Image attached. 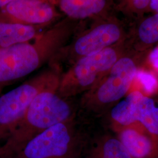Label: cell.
<instances>
[{
	"mask_svg": "<svg viewBox=\"0 0 158 158\" xmlns=\"http://www.w3.org/2000/svg\"><path fill=\"white\" fill-rule=\"evenodd\" d=\"M146 54L128 49L94 87L95 89L93 90L91 102L100 107H105L121 99L129 90L139 65Z\"/></svg>",
	"mask_w": 158,
	"mask_h": 158,
	"instance_id": "1",
	"label": "cell"
},
{
	"mask_svg": "<svg viewBox=\"0 0 158 158\" xmlns=\"http://www.w3.org/2000/svg\"><path fill=\"white\" fill-rule=\"evenodd\" d=\"M128 49L125 40L98 52L80 57L72 75L63 84V88L70 91L93 88L108 73L119 58Z\"/></svg>",
	"mask_w": 158,
	"mask_h": 158,
	"instance_id": "2",
	"label": "cell"
},
{
	"mask_svg": "<svg viewBox=\"0 0 158 158\" xmlns=\"http://www.w3.org/2000/svg\"><path fill=\"white\" fill-rule=\"evenodd\" d=\"M111 117L124 126L136 121L141 123L152 136L158 152V107L152 98L143 96L139 91H132L114 106Z\"/></svg>",
	"mask_w": 158,
	"mask_h": 158,
	"instance_id": "3",
	"label": "cell"
},
{
	"mask_svg": "<svg viewBox=\"0 0 158 158\" xmlns=\"http://www.w3.org/2000/svg\"><path fill=\"white\" fill-rule=\"evenodd\" d=\"M71 114L68 102L52 91L42 90L34 98L23 118L30 127L42 131L65 122Z\"/></svg>",
	"mask_w": 158,
	"mask_h": 158,
	"instance_id": "4",
	"label": "cell"
},
{
	"mask_svg": "<svg viewBox=\"0 0 158 158\" xmlns=\"http://www.w3.org/2000/svg\"><path fill=\"white\" fill-rule=\"evenodd\" d=\"M42 90L40 85L23 84L0 97V138L12 135Z\"/></svg>",
	"mask_w": 158,
	"mask_h": 158,
	"instance_id": "5",
	"label": "cell"
},
{
	"mask_svg": "<svg viewBox=\"0 0 158 158\" xmlns=\"http://www.w3.org/2000/svg\"><path fill=\"white\" fill-rule=\"evenodd\" d=\"M39 64L38 52L28 44L0 48V88L8 82L32 73Z\"/></svg>",
	"mask_w": 158,
	"mask_h": 158,
	"instance_id": "6",
	"label": "cell"
},
{
	"mask_svg": "<svg viewBox=\"0 0 158 158\" xmlns=\"http://www.w3.org/2000/svg\"><path fill=\"white\" fill-rule=\"evenodd\" d=\"M71 136L68 127L59 123L41 131L27 143L23 153L27 158L60 157L68 152Z\"/></svg>",
	"mask_w": 158,
	"mask_h": 158,
	"instance_id": "7",
	"label": "cell"
},
{
	"mask_svg": "<svg viewBox=\"0 0 158 158\" xmlns=\"http://www.w3.org/2000/svg\"><path fill=\"white\" fill-rule=\"evenodd\" d=\"M127 34L118 21L102 23L77 40L74 51L81 57L91 55L124 41Z\"/></svg>",
	"mask_w": 158,
	"mask_h": 158,
	"instance_id": "8",
	"label": "cell"
},
{
	"mask_svg": "<svg viewBox=\"0 0 158 158\" xmlns=\"http://www.w3.org/2000/svg\"><path fill=\"white\" fill-rule=\"evenodd\" d=\"M132 23L126 38L128 48L137 52H148L158 44V13Z\"/></svg>",
	"mask_w": 158,
	"mask_h": 158,
	"instance_id": "9",
	"label": "cell"
},
{
	"mask_svg": "<svg viewBox=\"0 0 158 158\" xmlns=\"http://www.w3.org/2000/svg\"><path fill=\"white\" fill-rule=\"evenodd\" d=\"M6 10L12 17L31 23H47L53 17L51 6L40 0H14Z\"/></svg>",
	"mask_w": 158,
	"mask_h": 158,
	"instance_id": "10",
	"label": "cell"
},
{
	"mask_svg": "<svg viewBox=\"0 0 158 158\" xmlns=\"http://www.w3.org/2000/svg\"><path fill=\"white\" fill-rule=\"evenodd\" d=\"M107 2V0H60V6L69 17L83 19L101 13Z\"/></svg>",
	"mask_w": 158,
	"mask_h": 158,
	"instance_id": "11",
	"label": "cell"
},
{
	"mask_svg": "<svg viewBox=\"0 0 158 158\" xmlns=\"http://www.w3.org/2000/svg\"><path fill=\"white\" fill-rule=\"evenodd\" d=\"M35 34L31 26L21 23H0V48L25 43Z\"/></svg>",
	"mask_w": 158,
	"mask_h": 158,
	"instance_id": "12",
	"label": "cell"
},
{
	"mask_svg": "<svg viewBox=\"0 0 158 158\" xmlns=\"http://www.w3.org/2000/svg\"><path fill=\"white\" fill-rule=\"evenodd\" d=\"M150 0H119V10L132 23L149 11Z\"/></svg>",
	"mask_w": 158,
	"mask_h": 158,
	"instance_id": "13",
	"label": "cell"
},
{
	"mask_svg": "<svg viewBox=\"0 0 158 158\" xmlns=\"http://www.w3.org/2000/svg\"><path fill=\"white\" fill-rule=\"evenodd\" d=\"M99 158H132L118 138H110L103 142Z\"/></svg>",
	"mask_w": 158,
	"mask_h": 158,
	"instance_id": "14",
	"label": "cell"
},
{
	"mask_svg": "<svg viewBox=\"0 0 158 158\" xmlns=\"http://www.w3.org/2000/svg\"><path fill=\"white\" fill-rule=\"evenodd\" d=\"M135 76L141 83L144 90L148 93H153L158 89V79L153 74L144 70H138Z\"/></svg>",
	"mask_w": 158,
	"mask_h": 158,
	"instance_id": "15",
	"label": "cell"
},
{
	"mask_svg": "<svg viewBox=\"0 0 158 158\" xmlns=\"http://www.w3.org/2000/svg\"><path fill=\"white\" fill-rule=\"evenodd\" d=\"M149 59L153 67L158 70V46L153 48L149 53Z\"/></svg>",
	"mask_w": 158,
	"mask_h": 158,
	"instance_id": "16",
	"label": "cell"
},
{
	"mask_svg": "<svg viewBox=\"0 0 158 158\" xmlns=\"http://www.w3.org/2000/svg\"><path fill=\"white\" fill-rule=\"evenodd\" d=\"M149 10L158 13V0H150Z\"/></svg>",
	"mask_w": 158,
	"mask_h": 158,
	"instance_id": "17",
	"label": "cell"
},
{
	"mask_svg": "<svg viewBox=\"0 0 158 158\" xmlns=\"http://www.w3.org/2000/svg\"><path fill=\"white\" fill-rule=\"evenodd\" d=\"M14 0H0V7H2L4 6L8 5L9 3H10Z\"/></svg>",
	"mask_w": 158,
	"mask_h": 158,
	"instance_id": "18",
	"label": "cell"
}]
</instances>
